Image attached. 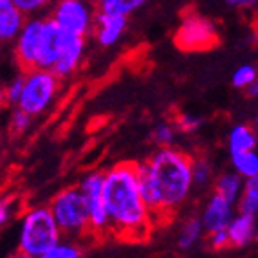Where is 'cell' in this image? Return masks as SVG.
I'll list each match as a JSON object with an SVG mask.
<instances>
[{
	"label": "cell",
	"mask_w": 258,
	"mask_h": 258,
	"mask_svg": "<svg viewBox=\"0 0 258 258\" xmlns=\"http://www.w3.org/2000/svg\"><path fill=\"white\" fill-rule=\"evenodd\" d=\"M194 155L177 147H161L145 163L138 164L139 189L152 211L154 222L172 217L191 195Z\"/></svg>",
	"instance_id": "obj_1"
},
{
	"label": "cell",
	"mask_w": 258,
	"mask_h": 258,
	"mask_svg": "<svg viewBox=\"0 0 258 258\" xmlns=\"http://www.w3.org/2000/svg\"><path fill=\"white\" fill-rule=\"evenodd\" d=\"M103 199L108 233L125 240H143L154 224L139 189L138 163H119L103 172Z\"/></svg>",
	"instance_id": "obj_2"
},
{
	"label": "cell",
	"mask_w": 258,
	"mask_h": 258,
	"mask_svg": "<svg viewBox=\"0 0 258 258\" xmlns=\"http://www.w3.org/2000/svg\"><path fill=\"white\" fill-rule=\"evenodd\" d=\"M61 240V233L49 206L27 210L20 220L18 251L31 258H40Z\"/></svg>",
	"instance_id": "obj_3"
},
{
	"label": "cell",
	"mask_w": 258,
	"mask_h": 258,
	"mask_svg": "<svg viewBox=\"0 0 258 258\" xmlns=\"http://www.w3.org/2000/svg\"><path fill=\"white\" fill-rule=\"evenodd\" d=\"M60 89L61 80L51 69L22 71V91L17 107L31 117H38L54 103Z\"/></svg>",
	"instance_id": "obj_4"
},
{
	"label": "cell",
	"mask_w": 258,
	"mask_h": 258,
	"mask_svg": "<svg viewBox=\"0 0 258 258\" xmlns=\"http://www.w3.org/2000/svg\"><path fill=\"white\" fill-rule=\"evenodd\" d=\"M49 210L60 228L61 237L82 238L87 233H91L89 211H87L85 199H83L80 188L61 189L60 194L52 197Z\"/></svg>",
	"instance_id": "obj_5"
},
{
	"label": "cell",
	"mask_w": 258,
	"mask_h": 258,
	"mask_svg": "<svg viewBox=\"0 0 258 258\" xmlns=\"http://www.w3.org/2000/svg\"><path fill=\"white\" fill-rule=\"evenodd\" d=\"M173 40L181 51L203 52L210 51L219 43V31L213 20L189 9L182 15Z\"/></svg>",
	"instance_id": "obj_6"
},
{
	"label": "cell",
	"mask_w": 258,
	"mask_h": 258,
	"mask_svg": "<svg viewBox=\"0 0 258 258\" xmlns=\"http://www.w3.org/2000/svg\"><path fill=\"white\" fill-rule=\"evenodd\" d=\"M96 11L92 0H54L47 17L65 35L87 38L92 35Z\"/></svg>",
	"instance_id": "obj_7"
},
{
	"label": "cell",
	"mask_w": 258,
	"mask_h": 258,
	"mask_svg": "<svg viewBox=\"0 0 258 258\" xmlns=\"http://www.w3.org/2000/svg\"><path fill=\"white\" fill-rule=\"evenodd\" d=\"M47 15L43 17H27L17 38L13 40V54L22 71L38 69L42 54L43 29Z\"/></svg>",
	"instance_id": "obj_8"
},
{
	"label": "cell",
	"mask_w": 258,
	"mask_h": 258,
	"mask_svg": "<svg viewBox=\"0 0 258 258\" xmlns=\"http://www.w3.org/2000/svg\"><path fill=\"white\" fill-rule=\"evenodd\" d=\"M80 191L89 211V226L92 233H108V219L103 199V172L87 173L80 182Z\"/></svg>",
	"instance_id": "obj_9"
},
{
	"label": "cell",
	"mask_w": 258,
	"mask_h": 258,
	"mask_svg": "<svg viewBox=\"0 0 258 258\" xmlns=\"http://www.w3.org/2000/svg\"><path fill=\"white\" fill-rule=\"evenodd\" d=\"M128 29V17L112 11H96L92 36L99 47L110 49L121 42Z\"/></svg>",
	"instance_id": "obj_10"
},
{
	"label": "cell",
	"mask_w": 258,
	"mask_h": 258,
	"mask_svg": "<svg viewBox=\"0 0 258 258\" xmlns=\"http://www.w3.org/2000/svg\"><path fill=\"white\" fill-rule=\"evenodd\" d=\"M87 51V38L74 35H65L61 43L60 54L56 58V63L52 65V73L60 80L71 78L82 65Z\"/></svg>",
	"instance_id": "obj_11"
},
{
	"label": "cell",
	"mask_w": 258,
	"mask_h": 258,
	"mask_svg": "<svg viewBox=\"0 0 258 258\" xmlns=\"http://www.w3.org/2000/svg\"><path fill=\"white\" fill-rule=\"evenodd\" d=\"M233 217H235V204L213 191L204 204L203 213L199 219L203 224L204 233H213L228 228Z\"/></svg>",
	"instance_id": "obj_12"
},
{
	"label": "cell",
	"mask_w": 258,
	"mask_h": 258,
	"mask_svg": "<svg viewBox=\"0 0 258 258\" xmlns=\"http://www.w3.org/2000/svg\"><path fill=\"white\" fill-rule=\"evenodd\" d=\"M228 238L231 247H245L254 242L256 238V217L244 215V213H235L231 222L228 224Z\"/></svg>",
	"instance_id": "obj_13"
},
{
	"label": "cell",
	"mask_w": 258,
	"mask_h": 258,
	"mask_svg": "<svg viewBox=\"0 0 258 258\" xmlns=\"http://www.w3.org/2000/svg\"><path fill=\"white\" fill-rule=\"evenodd\" d=\"M26 18L11 0H0V43H13Z\"/></svg>",
	"instance_id": "obj_14"
},
{
	"label": "cell",
	"mask_w": 258,
	"mask_h": 258,
	"mask_svg": "<svg viewBox=\"0 0 258 258\" xmlns=\"http://www.w3.org/2000/svg\"><path fill=\"white\" fill-rule=\"evenodd\" d=\"M258 138L253 126L240 123L235 125L228 134V150L229 154H238V152L256 150Z\"/></svg>",
	"instance_id": "obj_15"
},
{
	"label": "cell",
	"mask_w": 258,
	"mask_h": 258,
	"mask_svg": "<svg viewBox=\"0 0 258 258\" xmlns=\"http://www.w3.org/2000/svg\"><path fill=\"white\" fill-rule=\"evenodd\" d=\"M213 184H215V194L228 199L229 203L237 204L238 197L242 194V188H244V179L237 172H226L217 177Z\"/></svg>",
	"instance_id": "obj_16"
},
{
	"label": "cell",
	"mask_w": 258,
	"mask_h": 258,
	"mask_svg": "<svg viewBox=\"0 0 258 258\" xmlns=\"http://www.w3.org/2000/svg\"><path fill=\"white\" fill-rule=\"evenodd\" d=\"M235 206H237L238 213L251 217L258 215V177L244 179V188H242V194Z\"/></svg>",
	"instance_id": "obj_17"
},
{
	"label": "cell",
	"mask_w": 258,
	"mask_h": 258,
	"mask_svg": "<svg viewBox=\"0 0 258 258\" xmlns=\"http://www.w3.org/2000/svg\"><path fill=\"white\" fill-rule=\"evenodd\" d=\"M204 237V228L201 224L199 217H189L179 229V237H177V245L181 249H191L201 242Z\"/></svg>",
	"instance_id": "obj_18"
},
{
	"label": "cell",
	"mask_w": 258,
	"mask_h": 258,
	"mask_svg": "<svg viewBox=\"0 0 258 258\" xmlns=\"http://www.w3.org/2000/svg\"><path fill=\"white\" fill-rule=\"evenodd\" d=\"M229 157H231L233 172H237L242 179L258 177V154H256V150L229 154Z\"/></svg>",
	"instance_id": "obj_19"
},
{
	"label": "cell",
	"mask_w": 258,
	"mask_h": 258,
	"mask_svg": "<svg viewBox=\"0 0 258 258\" xmlns=\"http://www.w3.org/2000/svg\"><path fill=\"white\" fill-rule=\"evenodd\" d=\"M215 181V170L206 157L191 159V182L194 188H206Z\"/></svg>",
	"instance_id": "obj_20"
},
{
	"label": "cell",
	"mask_w": 258,
	"mask_h": 258,
	"mask_svg": "<svg viewBox=\"0 0 258 258\" xmlns=\"http://www.w3.org/2000/svg\"><path fill=\"white\" fill-rule=\"evenodd\" d=\"M83 251L76 242L60 240L56 245H52L47 253H43L40 258H82Z\"/></svg>",
	"instance_id": "obj_21"
},
{
	"label": "cell",
	"mask_w": 258,
	"mask_h": 258,
	"mask_svg": "<svg viewBox=\"0 0 258 258\" xmlns=\"http://www.w3.org/2000/svg\"><path fill=\"white\" fill-rule=\"evenodd\" d=\"M26 17H43L49 13L54 0H11Z\"/></svg>",
	"instance_id": "obj_22"
},
{
	"label": "cell",
	"mask_w": 258,
	"mask_h": 258,
	"mask_svg": "<svg viewBox=\"0 0 258 258\" xmlns=\"http://www.w3.org/2000/svg\"><path fill=\"white\" fill-rule=\"evenodd\" d=\"M177 138V128L173 123H168V121H163L159 125H155V128L152 130V139L157 147H173Z\"/></svg>",
	"instance_id": "obj_23"
},
{
	"label": "cell",
	"mask_w": 258,
	"mask_h": 258,
	"mask_svg": "<svg viewBox=\"0 0 258 258\" xmlns=\"http://www.w3.org/2000/svg\"><path fill=\"white\" fill-rule=\"evenodd\" d=\"M258 82V73H256V67L253 63H245L240 65L238 69H235L231 76V83L235 89H247L251 83Z\"/></svg>",
	"instance_id": "obj_24"
},
{
	"label": "cell",
	"mask_w": 258,
	"mask_h": 258,
	"mask_svg": "<svg viewBox=\"0 0 258 258\" xmlns=\"http://www.w3.org/2000/svg\"><path fill=\"white\" fill-rule=\"evenodd\" d=\"M20 91H22V74H18L9 83H6L4 89L0 91V103L9 105V107H17L18 98H20Z\"/></svg>",
	"instance_id": "obj_25"
},
{
	"label": "cell",
	"mask_w": 258,
	"mask_h": 258,
	"mask_svg": "<svg viewBox=\"0 0 258 258\" xmlns=\"http://www.w3.org/2000/svg\"><path fill=\"white\" fill-rule=\"evenodd\" d=\"M31 123H33V117L27 114V112H24L22 108L15 107L13 112H11V116H9V128H11V132L13 134H26L27 130H29Z\"/></svg>",
	"instance_id": "obj_26"
},
{
	"label": "cell",
	"mask_w": 258,
	"mask_h": 258,
	"mask_svg": "<svg viewBox=\"0 0 258 258\" xmlns=\"http://www.w3.org/2000/svg\"><path fill=\"white\" fill-rule=\"evenodd\" d=\"M175 128L182 134H195L201 125H203V119L199 116H194V114H179L175 117Z\"/></svg>",
	"instance_id": "obj_27"
},
{
	"label": "cell",
	"mask_w": 258,
	"mask_h": 258,
	"mask_svg": "<svg viewBox=\"0 0 258 258\" xmlns=\"http://www.w3.org/2000/svg\"><path fill=\"white\" fill-rule=\"evenodd\" d=\"M208 242H210L211 249H215V251H224V249H228V247H231V245H229L228 231H226V229L208 233Z\"/></svg>",
	"instance_id": "obj_28"
},
{
	"label": "cell",
	"mask_w": 258,
	"mask_h": 258,
	"mask_svg": "<svg viewBox=\"0 0 258 258\" xmlns=\"http://www.w3.org/2000/svg\"><path fill=\"white\" fill-rule=\"evenodd\" d=\"M15 206H17V201L13 197L0 199V228L11 220V217L15 213Z\"/></svg>",
	"instance_id": "obj_29"
},
{
	"label": "cell",
	"mask_w": 258,
	"mask_h": 258,
	"mask_svg": "<svg viewBox=\"0 0 258 258\" xmlns=\"http://www.w3.org/2000/svg\"><path fill=\"white\" fill-rule=\"evenodd\" d=\"M148 0H119V4L116 6V9L112 11V13H119V15H125V17H130L134 11H138L139 8L147 4Z\"/></svg>",
	"instance_id": "obj_30"
},
{
	"label": "cell",
	"mask_w": 258,
	"mask_h": 258,
	"mask_svg": "<svg viewBox=\"0 0 258 258\" xmlns=\"http://www.w3.org/2000/svg\"><path fill=\"white\" fill-rule=\"evenodd\" d=\"M92 4L96 6L98 11H114L119 0H92Z\"/></svg>",
	"instance_id": "obj_31"
},
{
	"label": "cell",
	"mask_w": 258,
	"mask_h": 258,
	"mask_svg": "<svg viewBox=\"0 0 258 258\" xmlns=\"http://www.w3.org/2000/svg\"><path fill=\"white\" fill-rule=\"evenodd\" d=\"M228 4L235 6V8H244V9H249L256 6V0H228Z\"/></svg>",
	"instance_id": "obj_32"
},
{
	"label": "cell",
	"mask_w": 258,
	"mask_h": 258,
	"mask_svg": "<svg viewBox=\"0 0 258 258\" xmlns=\"http://www.w3.org/2000/svg\"><path fill=\"white\" fill-rule=\"evenodd\" d=\"M245 91H247V94H251V96H253V98H256V94H258V82L251 83V85L247 87Z\"/></svg>",
	"instance_id": "obj_33"
},
{
	"label": "cell",
	"mask_w": 258,
	"mask_h": 258,
	"mask_svg": "<svg viewBox=\"0 0 258 258\" xmlns=\"http://www.w3.org/2000/svg\"><path fill=\"white\" fill-rule=\"evenodd\" d=\"M13 258H31V256H27V254H22V253H18L17 256H13Z\"/></svg>",
	"instance_id": "obj_34"
}]
</instances>
